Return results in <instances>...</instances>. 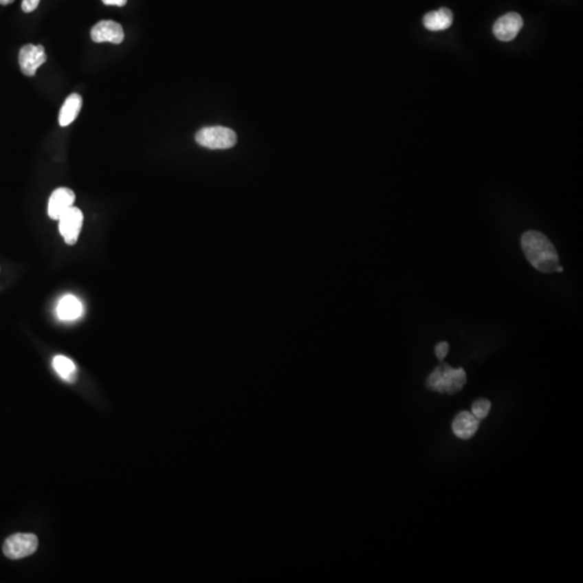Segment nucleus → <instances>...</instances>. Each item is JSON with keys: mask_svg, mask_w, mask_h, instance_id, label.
Segmentation results:
<instances>
[{"mask_svg": "<svg viewBox=\"0 0 583 583\" xmlns=\"http://www.w3.org/2000/svg\"><path fill=\"white\" fill-rule=\"evenodd\" d=\"M520 247L531 266L543 274L558 272L560 258L553 243L542 232L529 230L520 238Z\"/></svg>", "mask_w": 583, "mask_h": 583, "instance_id": "1", "label": "nucleus"}, {"mask_svg": "<svg viewBox=\"0 0 583 583\" xmlns=\"http://www.w3.org/2000/svg\"><path fill=\"white\" fill-rule=\"evenodd\" d=\"M467 384V374L465 370L454 368L448 363L441 361L440 364L435 367L434 371L428 376L426 387L430 391L441 393V395H456L460 393Z\"/></svg>", "mask_w": 583, "mask_h": 583, "instance_id": "2", "label": "nucleus"}, {"mask_svg": "<svg viewBox=\"0 0 583 583\" xmlns=\"http://www.w3.org/2000/svg\"><path fill=\"white\" fill-rule=\"evenodd\" d=\"M196 142L206 148L228 149L236 145V135L225 126H206L197 132Z\"/></svg>", "mask_w": 583, "mask_h": 583, "instance_id": "3", "label": "nucleus"}, {"mask_svg": "<svg viewBox=\"0 0 583 583\" xmlns=\"http://www.w3.org/2000/svg\"><path fill=\"white\" fill-rule=\"evenodd\" d=\"M38 539L34 534H14L3 543V553L10 560H20L35 553Z\"/></svg>", "mask_w": 583, "mask_h": 583, "instance_id": "4", "label": "nucleus"}, {"mask_svg": "<svg viewBox=\"0 0 583 583\" xmlns=\"http://www.w3.org/2000/svg\"><path fill=\"white\" fill-rule=\"evenodd\" d=\"M83 225V214L78 208L73 206L58 219V230L64 241L68 245H74L78 241L79 234Z\"/></svg>", "mask_w": 583, "mask_h": 583, "instance_id": "5", "label": "nucleus"}, {"mask_svg": "<svg viewBox=\"0 0 583 583\" xmlns=\"http://www.w3.org/2000/svg\"><path fill=\"white\" fill-rule=\"evenodd\" d=\"M47 60L45 48L43 45H25L19 53V63L21 71L28 77L35 76L38 68Z\"/></svg>", "mask_w": 583, "mask_h": 583, "instance_id": "6", "label": "nucleus"}, {"mask_svg": "<svg viewBox=\"0 0 583 583\" xmlns=\"http://www.w3.org/2000/svg\"><path fill=\"white\" fill-rule=\"evenodd\" d=\"M91 38L94 43H111L118 45L124 41V28L115 21H100L91 30Z\"/></svg>", "mask_w": 583, "mask_h": 583, "instance_id": "7", "label": "nucleus"}, {"mask_svg": "<svg viewBox=\"0 0 583 583\" xmlns=\"http://www.w3.org/2000/svg\"><path fill=\"white\" fill-rule=\"evenodd\" d=\"M76 195L72 189L60 187L53 191L48 202V215L53 221H58L66 211L73 208Z\"/></svg>", "mask_w": 583, "mask_h": 583, "instance_id": "8", "label": "nucleus"}, {"mask_svg": "<svg viewBox=\"0 0 583 583\" xmlns=\"http://www.w3.org/2000/svg\"><path fill=\"white\" fill-rule=\"evenodd\" d=\"M523 28V19L516 12L507 13L496 21L494 34L501 41H511Z\"/></svg>", "mask_w": 583, "mask_h": 583, "instance_id": "9", "label": "nucleus"}, {"mask_svg": "<svg viewBox=\"0 0 583 583\" xmlns=\"http://www.w3.org/2000/svg\"><path fill=\"white\" fill-rule=\"evenodd\" d=\"M480 427V419L475 417L472 412H460L452 420V432L461 440H470Z\"/></svg>", "mask_w": 583, "mask_h": 583, "instance_id": "10", "label": "nucleus"}, {"mask_svg": "<svg viewBox=\"0 0 583 583\" xmlns=\"http://www.w3.org/2000/svg\"><path fill=\"white\" fill-rule=\"evenodd\" d=\"M83 314V306L77 297L66 295L60 299L56 308L58 319L63 321H74L79 319Z\"/></svg>", "mask_w": 583, "mask_h": 583, "instance_id": "11", "label": "nucleus"}, {"mask_svg": "<svg viewBox=\"0 0 583 583\" xmlns=\"http://www.w3.org/2000/svg\"><path fill=\"white\" fill-rule=\"evenodd\" d=\"M454 15L448 8H441L440 10L432 11L426 14L424 18V25L429 30L437 32L445 30L452 26Z\"/></svg>", "mask_w": 583, "mask_h": 583, "instance_id": "12", "label": "nucleus"}, {"mask_svg": "<svg viewBox=\"0 0 583 583\" xmlns=\"http://www.w3.org/2000/svg\"><path fill=\"white\" fill-rule=\"evenodd\" d=\"M81 106H82V98L79 94H73L68 96L58 115L60 126H67L74 122L80 113Z\"/></svg>", "mask_w": 583, "mask_h": 583, "instance_id": "13", "label": "nucleus"}, {"mask_svg": "<svg viewBox=\"0 0 583 583\" xmlns=\"http://www.w3.org/2000/svg\"><path fill=\"white\" fill-rule=\"evenodd\" d=\"M52 365L53 368L62 380L68 382H75L77 370H76L75 363L71 359L64 355H56L53 359Z\"/></svg>", "mask_w": 583, "mask_h": 583, "instance_id": "14", "label": "nucleus"}, {"mask_svg": "<svg viewBox=\"0 0 583 583\" xmlns=\"http://www.w3.org/2000/svg\"><path fill=\"white\" fill-rule=\"evenodd\" d=\"M490 408H492L490 401L484 399V397H481V399H478L472 403V414L478 419H485L490 414Z\"/></svg>", "mask_w": 583, "mask_h": 583, "instance_id": "15", "label": "nucleus"}, {"mask_svg": "<svg viewBox=\"0 0 583 583\" xmlns=\"http://www.w3.org/2000/svg\"><path fill=\"white\" fill-rule=\"evenodd\" d=\"M448 350H450V344L446 342H441L435 346V355H437V359L442 361V360L445 359V357L448 355Z\"/></svg>", "mask_w": 583, "mask_h": 583, "instance_id": "16", "label": "nucleus"}, {"mask_svg": "<svg viewBox=\"0 0 583 583\" xmlns=\"http://www.w3.org/2000/svg\"><path fill=\"white\" fill-rule=\"evenodd\" d=\"M39 1L41 0H23L22 10L25 13L33 12L37 9Z\"/></svg>", "mask_w": 583, "mask_h": 583, "instance_id": "17", "label": "nucleus"}, {"mask_svg": "<svg viewBox=\"0 0 583 583\" xmlns=\"http://www.w3.org/2000/svg\"><path fill=\"white\" fill-rule=\"evenodd\" d=\"M106 6H117V7H124L126 5L128 0H102Z\"/></svg>", "mask_w": 583, "mask_h": 583, "instance_id": "18", "label": "nucleus"}, {"mask_svg": "<svg viewBox=\"0 0 583 583\" xmlns=\"http://www.w3.org/2000/svg\"><path fill=\"white\" fill-rule=\"evenodd\" d=\"M14 0H0V5L7 6L9 3H13Z\"/></svg>", "mask_w": 583, "mask_h": 583, "instance_id": "19", "label": "nucleus"}]
</instances>
